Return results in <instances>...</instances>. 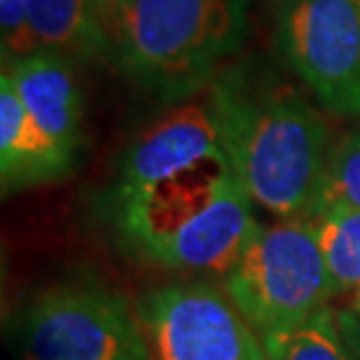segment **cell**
Masks as SVG:
<instances>
[{
    "label": "cell",
    "mask_w": 360,
    "mask_h": 360,
    "mask_svg": "<svg viewBox=\"0 0 360 360\" xmlns=\"http://www.w3.org/2000/svg\"><path fill=\"white\" fill-rule=\"evenodd\" d=\"M134 307L150 360H267L262 337L222 285L171 281L146 290Z\"/></svg>",
    "instance_id": "8992f818"
},
{
    "label": "cell",
    "mask_w": 360,
    "mask_h": 360,
    "mask_svg": "<svg viewBox=\"0 0 360 360\" xmlns=\"http://www.w3.org/2000/svg\"><path fill=\"white\" fill-rule=\"evenodd\" d=\"M222 288L260 337L297 328L335 300L309 218L257 227L222 274Z\"/></svg>",
    "instance_id": "277c9868"
},
{
    "label": "cell",
    "mask_w": 360,
    "mask_h": 360,
    "mask_svg": "<svg viewBox=\"0 0 360 360\" xmlns=\"http://www.w3.org/2000/svg\"><path fill=\"white\" fill-rule=\"evenodd\" d=\"M24 360H150L136 307L96 281L40 290L21 316Z\"/></svg>",
    "instance_id": "5b68a950"
},
{
    "label": "cell",
    "mask_w": 360,
    "mask_h": 360,
    "mask_svg": "<svg viewBox=\"0 0 360 360\" xmlns=\"http://www.w3.org/2000/svg\"><path fill=\"white\" fill-rule=\"evenodd\" d=\"M337 319L349 360H360V319L351 309H337Z\"/></svg>",
    "instance_id": "2e32d148"
},
{
    "label": "cell",
    "mask_w": 360,
    "mask_h": 360,
    "mask_svg": "<svg viewBox=\"0 0 360 360\" xmlns=\"http://www.w3.org/2000/svg\"><path fill=\"white\" fill-rule=\"evenodd\" d=\"M276 3V7H285V5H295V3H300V0H274Z\"/></svg>",
    "instance_id": "d6986e66"
},
{
    "label": "cell",
    "mask_w": 360,
    "mask_h": 360,
    "mask_svg": "<svg viewBox=\"0 0 360 360\" xmlns=\"http://www.w3.org/2000/svg\"><path fill=\"white\" fill-rule=\"evenodd\" d=\"M262 344L267 360H349L335 307L297 328L262 337Z\"/></svg>",
    "instance_id": "4fadbf2b"
},
{
    "label": "cell",
    "mask_w": 360,
    "mask_h": 360,
    "mask_svg": "<svg viewBox=\"0 0 360 360\" xmlns=\"http://www.w3.org/2000/svg\"><path fill=\"white\" fill-rule=\"evenodd\" d=\"M3 75L42 131L77 160L82 148V96L73 59L52 49H38L3 63Z\"/></svg>",
    "instance_id": "9c48e42d"
},
{
    "label": "cell",
    "mask_w": 360,
    "mask_h": 360,
    "mask_svg": "<svg viewBox=\"0 0 360 360\" xmlns=\"http://www.w3.org/2000/svg\"><path fill=\"white\" fill-rule=\"evenodd\" d=\"M31 24L40 49L68 59H103L105 45L94 0H28Z\"/></svg>",
    "instance_id": "8fae6325"
},
{
    "label": "cell",
    "mask_w": 360,
    "mask_h": 360,
    "mask_svg": "<svg viewBox=\"0 0 360 360\" xmlns=\"http://www.w3.org/2000/svg\"><path fill=\"white\" fill-rule=\"evenodd\" d=\"M225 160L208 98H185L129 143L105 194L108 213L148 197L157 187Z\"/></svg>",
    "instance_id": "ba28073f"
},
{
    "label": "cell",
    "mask_w": 360,
    "mask_h": 360,
    "mask_svg": "<svg viewBox=\"0 0 360 360\" xmlns=\"http://www.w3.org/2000/svg\"><path fill=\"white\" fill-rule=\"evenodd\" d=\"M176 180L110 213L122 248L160 269L225 274L260 227L253 201L222 162L199 190Z\"/></svg>",
    "instance_id": "3957f363"
},
{
    "label": "cell",
    "mask_w": 360,
    "mask_h": 360,
    "mask_svg": "<svg viewBox=\"0 0 360 360\" xmlns=\"http://www.w3.org/2000/svg\"><path fill=\"white\" fill-rule=\"evenodd\" d=\"M335 297L360 290V208L337 206L311 215Z\"/></svg>",
    "instance_id": "7c38bea8"
},
{
    "label": "cell",
    "mask_w": 360,
    "mask_h": 360,
    "mask_svg": "<svg viewBox=\"0 0 360 360\" xmlns=\"http://www.w3.org/2000/svg\"><path fill=\"white\" fill-rule=\"evenodd\" d=\"M351 311H354L356 316H358V319H360V290L358 292H354V295H351Z\"/></svg>",
    "instance_id": "e0dca14e"
},
{
    "label": "cell",
    "mask_w": 360,
    "mask_h": 360,
    "mask_svg": "<svg viewBox=\"0 0 360 360\" xmlns=\"http://www.w3.org/2000/svg\"><path fill=\"white\" fill-rule=\"evenodd\" d=\"M75 160L42 131L19 101L12 82L0 77V185L3 194L66 178Z\"/></svg>",
    "instance_id": "30bf717a"
},
{
    "label": "cell",
    "mask_w": 360,
    "mask_h": 360,
    "mask_svg": "<svg viewBox=\"0 0 360 360\" xmlns=\"http://www.w3.org/2000/svg\"><path fill=\"white\" fill-rule=\"evenodd\" d=\"M276 49L328 115L360 120V0L278 7Z\"/></svg>",
    "instance_id": "52a82bcc"
},
{
    "label": "cell",
    "mask_w": 360,
    "mask_h": 360,
    "mask_svg": "<svg viewBox=\"0 0 360 360\" xmlns=\"http://www.w3.org/2000/svg\"><path fill=\"white\" fill-rule=\"evenodd\" d=\"M0 49H3V63L40 49L31 24L28 0H0Z\"/></svg>",
    "instance_id": "9a60e30c"
},
{
    "label": "cell",
    "mask_w": 360,
    "mask_h": 360,
    "mask_svg": "<svg viewBox=\"0 0 360 360\" xmlns=\"http://www.w3.org/2000/svg\"><path fill=\"white\" fill-rule=\"evenodd\" d=\"M250 0H112L101 12L105 56L169 103L211 87L248 33Z\"/></svg>",
    "instance_id": "7a4b0ae2"
},
{
    "label": "cell",
    "mask_w": 360,
    "mask_h": 360,
    "mask_svg": "<svg viewBox=\"0 0 360 360\" xmlns=\"http://www.w3.org/2000/svg\"><path fill=\"white\" fill-rule=\"evenodd\" d=\"M337 206L360 208V129L347 134L330 150L319 192L307 218Z\"/></svg>",
    "instance_id": "5bb4252c"
},
{
    "label": "cell",
    "mask_w": 360,
    "mask_h": 360,
    "mask_svg": "<svg viewBox=\"0 0 360 360\" xmlns=\"http://www.w3.org/2000/svg\"><path fill=\"white\" fill-rule=\"evenodd\" d=\"M94 3H96V10H98V17H101V12H103L105 7L112 3V0H94Z\"/></svg>",
    "instance_id": "ac0fdd59"
},
{
    "label": "cell",
    "mask_w": 360,
    "mask_h": 360,
    "mask_svg": "<svg viewBox=\"0 0 360 360\" xmlns=\"http://www.w3.org/2000/svg\"><path fill=\"white\" fill-rule=\"evenodd\" d=\"M229 171L276 218H307L333 139L323 115L290 84L225 68L206 89Z\"/></svg>",
    "instance_id": "6da1fadb"
}]
</instances>
